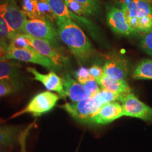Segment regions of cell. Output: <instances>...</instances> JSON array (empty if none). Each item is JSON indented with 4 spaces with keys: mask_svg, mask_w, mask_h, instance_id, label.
Wrapping results in <instances>:
<instances>
[{
    "mask_svg": "<svg viewBox=\"0 0 152 152\" xmlns=\"http://www.w3.org/2000/svg\"><path fill=\"white\" fill-rule=\"evenodd\" d=\"M5 59H7V58L4 56H0V61H2V60H5Z\"/></svg>",
    "mask_w": 152,
    "mask_h": 152,
    "instance_id": "34",
    "label": "cell"
},
{
    "mask_svg": "<svg viewBox=\"0 0 152 152\" xmlns=\"http://www.w3.org/2000/svg\"><path fill=\"white\" fill-rule=\"evenodd\" d=\"M75 77L80 83L83 85L92 76L90 75V69L88 68L85 67V66H81L77 71H75Z\"/></svg>",
    "mask_w": 152,
    "mask_h": 152,
    "instance_id": "28",
    "label": "cell"
},
{
    "mask_svg": "<svg viewBox=\"0 0 152 152\" xmlns=\"http://www.w3.org/2000/svg\"><path fill=\"white\" fill-rule=\"evenodd\" d=\"M107 23L112 31L118 35L130 36L137 34L127 22L125 14L121 9L111 7L107 12Z\"/></svg>",
    "mask_w": 152,
    "mask_h": 152,
    "instance_id": "13",
    "label": "cell"
},
{
    "mask_svg": "<svg viewBox=\"0 0 152 152\" xmlns=\"http://www.w3.org/2000/svg\"><path fill=\"white\" fill-rule=\"evenodd\" d=\"M35 125V122L31 123V124L28 125V126L26 127L24 130H23L22 132H20L18 138V144H20V152H27V151H26V140H27V137L28 134H29L30 130L33 128Z\"/></svg>",
    "mask_w": 152,
    "mask_h": 152,
    "instance_id": "27",
    "label": "cell"
},
{
    "mask_svg": "<svg viewBox=\"0 0 152 152\" xmlns=\"http://www.w3.org/2000/svg\"><path fill=\"white\" fill-rule=\"evenodd\" d=\"M24 36L27 39L30 46L33 47L36 51L40 53L43 56L52 61L53 63L60 70L66 63V58L54 48L52 43L26 34H24Z\"/></svg>",
    "mask_w": 152,
    "mask_h": 152,
    "instance_id": "11",
    "label": "cell"
},
{
    "mask_svg": "<svg viewBox=\"0 0 152 152\" xmlns=\"http://www.w3.org/2000/svg\"><path fill=\"white\" fill-rule=\"evenodd\" d=\"M121 9L127 22L136 33L152 30V6L144 0H122Z\"/></svg>",
    "mask_w": 152,
    "mask_h": 152,
    "instance_id": "2",
    "label": "cell"
},
{
    "mask_svg": "<svg viewBox=\"0 0 152 152\" xmlns=\"http://www.w3.org/2000/svg\"><path fill=\"white\" fill-rule=\"evenodd\" d=\"M22 128L20 126H0V146L13 147L18 144V138Z\"/></svg>",
    "mask_w": 152,
    "mask_h": 152,
    "instance_id": "17",
    "label": "cell"
},
{
    "mask_svg": "<svg viewBox=\"0 0 152 152\" xmlns=\"http://www.w3.org/2000/svg\"><path fill=\"white\" fill-rule=\"evenodd\" d=\"M132 77L134 80H152V60L140 61L133 71Z\"/></svg>",
    "mask_w": 152,
    "mask_h": 152,
    "instance_id": "19",
    "label": "cell"
},
{
    "mask_svg": "<svg viewBox=\"0 0 152 152\" xmlns=\"http://www.w3.org/2000/svg\"><path fill=\"white\" fill-rule=\"evenodd\" d=\"M22 11L29 19L39 18L37 0H22Z\"/></svg>",
    "mask_w": 152,
    "mask_h": 152,
    "instance_id": "23",
    "label": "cell"
},
{
    "mask_svg": "<svg viewBox=\"0 0 152 152\" xmlns=\"http://www.w3.org/2000/svg\"><path fill=\"white\" fill-rule=\"evenodd\" d=\"M37 6L39 18L46 19L51 22L56 21V16L53 12L50 6L45 0H37Z\"/></svg>",
    "mask_w": 152,
    "mask_h": 152,
    "instance_id": "22",
    "label": "cell"
},
{
    "mask_svg": "<svg viewBox=\"0 0 152 152\" xmlns=\"http://www.w3.org/2000/svg\"><path fill=\"white\" fill-rule=\"evenodd\" d=\"M6 58L9 60L14 59L38 64L50 70H54L55 71H59V68L55 65L52 61L43 56L31 46L28 48H20L10 43L7 49Z\"/></svg>",
    "mask_w": 152,
    "mask_h": 152,
    "instance_id": "4",
    "label": "cell"
},
{
    "mask_svg": "<svg viewBox=\"0 0 152 152\" xmlns=\"http://www.w3.org/2000/svg\"><path fill=\"white\" fill-rule=\"evenodd\" d=\"M93 96L96 99V101H97L101 105H103V104L109 103V102L121 101V99H122L124 96L120 94H118V93L111 92H110V91L104 90V89H101V90Z\"/></svg>",
    "mask_w": 152,
    "mask_h": 152,
    "instance_id": "21",
    "label": "cell"
},
{
    "mask_svg": "<svg viewBox=\"0 0 152 152\" xmlns=\"http://www.w3.org/2000/svg\"><path fill=\"white\" fill-rule=\"evenodd\" d=\"M27 71L33 75L34 80L40 82L47 90L56 92L61 98H66L62 77H60L54 71H50L47 74L41 73L33 67H28Z\"/></svg>",
    "mask_w": 152,
    "mask_h": 152,
    "instance_id": "12",
    "label": "cell"
},
{
    "mask_svg": "<svg viewBox=\"0 0 152 152\" xmlns=\"http://www.w3.org/2000/svg\"><path fill=\"white\" fill-rule=\"evenodd\" d=\"M79 2H81L84 4L90 7L91 9H92L95 12L97 11L99 8V1L98 0H75Z\"/></svg>",
    "mask_w": 152,
    "mask_h": 152,
    "instance_id": "31",
    "label": "cell"
},
{
    "mask_svg": "<svg viewBox=\"0 0 152 152\" xmlns=\"http://www.w3.org/2000/svg\"><path fill=\"white\" fill-rule=\"evenodd\" d=\"M56 24L61 40L79 61H86L92 56L94 49L92 43L73 20L66 17H58Z\"/></svg>",
    "mask_w": 152,
    "mask_h": 152,
    "instance_id": "1",
    "label": "cell"
},
{
    "mask_svg": "<svg viewBox=\"0 0 152 152\" xmlns=\"http://www.w3.org/2000/svg\"><path fill=\"white\" fill-rule=\"evenodd\" d=\"M16 35V33L11 30L4 19L0 16V39L9 45Z\"/></svg>",
    "mask_w": 152,
    "mask_h": 152,
    "instance_id": "25",
    "label": "cell"
},
{
    "mask_svg": "<svg viewBox=\"0 0 152 152\" xmlns=\"http://www.w3.org/2000/svg\"><path fill=\"white\" fill-rule=\"evenodd\" d=\"M22 33L44 39L52 45L58 42V33L53 26L52 22L46 19H26L23 28Z\"/></svg>",
    "mask_w": 152,
    "mask_h": 152,
    "instance_id": "5",
    "label": "cell"
},
{
    "mask_svg": "<svg viewBox=\"0 0 152 152\" xmlns=\"http://www.w3.org/2000/svg\"><path fill=\"white\" fill-rule=\"evenodd\" d=\"M11 148L9 147H4V146H0V152H11Z\"/></svg>",
    "mask_w": 152,
    "mask_h": 152,
    "instance_id": "33",
    "label": "cell"
},
{
    "mask_svg": "<svg viewBox=\"0 0 152 152\" xmlns=\"http://www.w3.org/2000/svg\"><path fill=\"white\" fill-rule=\"evenodd\" d=\"M83 85H84L87 90L92 93L93 96L96 94V93L101 90L99 87V85L98 84L97 81H96L92 76L87 82H85L84 84H83Z\"/></svg>",
    "mask_w": 152,
    "mask_h": 152,
    "instance_id": "29",
    "label": "cell"
},
{
    "mask_svg": "<svg viewBox=\"0 0 152 152\" xmlns=\"http://www.w3.org/2000/svg\"><path fill=\"white\" fill-rule=\"evenodd\" d=\"M20 65L9 59L0 61V80L19 82Z\"/></svg>",
    "mask_w": 152,
    "mask_h": 152,
    "instance_id": "18",
    "label": "cell"
},
{
    "mask_svg": "<svg viewBox=\"0 0 152 152\" xmlns=\"http://www.w3.org/2000/svg\"><path fill=\"white\" fill-rule=\"evenodd\" d=\"M20 86L19 82L0 80V98L16 92L20 89Z\"/></svg>",
    "mask_w": 152,
    "mask_h": 152,
    "instance_id": "24",
    "label": "cell"
},
{
    "mask_svg": "<svg viewBox=\"0 0 152 152\" xmlns=\"http://www.w3.org/2000/svg\"><path fill=\"white\" fill-rule=\"evenodd\" d=\"M9 45L0 39V56L6 57V52H7V49Z\"/></svg>",
    "mask_w": 152,
    "mask_h": 152,
    "instance_id": "32",
    "label": "cell"
},
{
    "mask_svg": "<svg viewBox=\"0 0 152 152\" xmlns=\"http://www.w3.org/2000/svg\"><path fill=\"white\" fill-rule=\"evenodd\" d=\"M59 98V95L49 90L38 93L30 99L26 107L13 114L9 119L15 118L26 113L35 117L40 116L54 109Z\"/></svg>",
    "mask_w": 152,
    "mask_h": 152,
    "instance_id": "3",
    "label": "cell"
},
{
    "mask_svg": "<svg viewBox=\"0 0 152 152\" xmlns=\"http://www.w3.org/2000/svg\"><path fill=\"white\" fill-rule=\"evenodd\" d=\"M144 1H147V2H149V4H151L152 5V0H144Z\"/></svg>",
    "mask_w": 152,
    "mask_h": 152,
    "instance_id": "35",
    "label": "cell"
},
{
    "mask_svg": "<svg viewBox=\"0 0 152 152\" xmlns=\"http://www.w3.org/2000/svg\"><path fill=\"white\" fill-rule=\"evenodd\" d=\"M64 92L67 96L73 102L87 99L92 97L93 95L84 85L75 80L68 73L62 75Z\"/></svg>",
    "mask_w": 152,
    "mask_h": 152,
    "instance_id": "14",
    "label": "cell"
},
{
    "mask_svg": "<svg viewBox=\"0 0 152 152\" xmlns=\"http://www.w3.org/2000/svg\"><path fill=\"white\" fill-rule=\"evenodd\" d=\"M120 102L122 104L124 116L152 122V108L140 101L132 92L123 96Z\"/></svg>",
    "mask_w": 152,
    "mask_h": 152,
    "instance_id": "8",
    "label": "cell"
},
{
    "mask_svg": "<svg viewBox=\"0 0 152 152\" xmlns=\"http://www.w3.org/2000/svg\"><path fill=\"white\" fill-rule=\"evenodd\" d=\"M140 47L144 52L152 56V30L144 33L140 42Z\"/></svg>",
    "mask_w": 152,
    "mask_h": 152,
    "instance_id": "26",
    "label": "cell"
},
{
    "mask_svg": "<svg viewBox=\"0 0 152 152\" xmlns=\"http://www.w3.org/2000/svg\"><path fill=\"white\" fill-rule=\"evenodd\" d=\"M52 8L53 12L58 17H66V18H71L75 21L79 22L80 23L85 25V26H90L91 23L84 17L78 16V15L74 14L73 12L70 10L66 6L64 0H45Z\"/></svg>",
    "mask_w": 152,
    "mask_h": 152,
    "instance_id": "15",
    "label": "cell"
},
{
    "mask_svg": "<svg viewBox=\"0 0 152 152\" xmlns=\"http://www.w3.org/2000/svg\"><path fill=\"white\" fill-rule=\"evenodd\" d=\"M97 83L102 89H104L111 92L118 93L123 96L132 92V89L126 80H119L111 78L105 74H104L98 80Z\"/></svg>",
    "mask_w": 152,
    "mask_h": 152,
    "instance_id": "16",
    "label": "cell"
},
{
    "mask_svg": "<svg viewBox=\"0 0 152 152\" xmlns=\"http://www.w3.org/2000/svg\"><path fill=\"white\" fill-rule=\"evenodd\" d=\"M104 73L115 80H126L130 73V64L125 57L117 54H110L103 66Z\"/></svg>",
    "mask_w": 152,
    "mask_h": 152,
    "instance_id": "9",
    "label": "cell"
},
{
    "mask_svg": "<svg viewBox=\"0 0 152 152\" xmlns=\"http://www.w3.org/2000/svg\"><path fill=\"white\" fill-rule=\"evenodd\" d=\"M0 16L15 33H22L26 16L18 7L16 0H3L0 2Z\"/></svg>",
    "mask_w": 152,
    "mask_h": 152,
    "instance_id": "7",
    "label": "cell"
},
{
    "mask_svg": "<svg viewBox=\"0 0 152 152\" xmlns=\"http://www.w3.org/2000/svg\"><path fill=\"white\" fill-rule=\"evenodd\" d=\"M124 116L122 104L118 102L104 104L91 118L88 123L94 125H106Z\"/></svg>",
    "mask_w": 152,
    "mask_h": 152,
    "instance_id": "10",
    "label": "cell"
},
{
    "mask_svg": "<svg viewBox=\"0 0 152 152\" xmlns=\"http://www.w3.org/2000/svg\"><path fill=\"white\" fill-rule=\"evenodd\" d=\"M91 76H92L96 81L104 75L103 67H101L99 65H93L89 68Z\"/></svg>",
    "mask_w": 152,
    "mask_h": 152,
    "instance_id": "30",
    "label": "cell"
},
{
    "mask_svg": "<svg viewBox=\"0 0 152 152\" xmlns=\"http://www.w3.org/2000/svg\"><path fill=\"white\" fill-rule=\"evenodd\" d=\"M102 105L94 96L87 99L66 103L61 106L71 116L80 123H88L90 119L94 115Z\"/></svg>",
    "mask_w": 152,
    "mask_h": 152,
    "instance_id": "6",
    "label": "cell"
},
{
    "mask_svg": "<svg viewBox=\"0 0 152 152\" xmlns=\"http://www.w3.org/2000/svg\"><path fill=\"white\" fill-rule=\"evenodd\" d=\"M68 8L74 14L78 16H88V15L93 14L95 11L91 9L90 7L84 4L79 2L75 0H64Z\"/></svg>",
    "mask_w": 152,
    "mask_h": 152,
    "instance_id": "20",
    "label": "cell"
}]
</instances>
